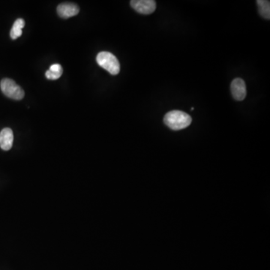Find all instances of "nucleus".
Instances as JSON below:
<instances>
[{
    "label": "nucleus",
    "instance_id": "nucleus-1",
    "mask_svg": "<svg viewBox=\"0 0 270 270\" xmlns=\"http://www.w3.org/2000/svg\"><path fill=\"white\" fill-rule=\"evenodd\" d=\"M192 119L186 113L181 111H172L164 116V122L174 131L184 129L191 125Z\"/></svg>",
    "mask_w": 270,
    "mask_h": 270
},
{
    "label": "nucleus",
    "instance_id": "nucleus-2",
    "mask_svg": "<svg viewBox=\"0 0 270 270\" xmlns=\"http://www.w3.org/2000/svg\"><path fill=\"white\" fill-rule=\"evenodd\" d=\"M97 63L112 75H117L120 71V65L117 57L110 52L102 51L97 55Z\"/></svg>",
    "mask_w": 270,
    "mask_h": 270
},
{
    "label": "nucleus",
    "instance_id": "nucleus-3",
    "mask_svg": "<svg viewBox=\"0 0 270 270\" xmlns=\"http://www.w3.org/2000/svg\"><path fill=\"white\" fill-rule=\"evenodd\" d=\"M0 88L4 95L11 99L21 100L24 98V91L15 81L9 78H4L0 83Z\"/></svg>",
    "mask_w": 270,
    "mask_h": 270
},
{
    "label": "nucleus",
    "instance_id": "nucleus-4",
    "mask_svg": "<svg viewBox=\"0 0 270 270\" xmlns=\"http://www.w3.org/2000/svg\"><path fill=\"white\" fill-rule=\"evenodd\" d=\"M130 3L133 9L142 14H152L156 8L154 0H132Z\"/></svg>",
    "mask_w": 270,
    "mask_h": 270
},
{
    "label": "nucleus",
    "instance_id": "nucleus-5",
    "mask_svg": "<svg viewBox=\"0 0 270 270\" xmlns=\"http://www.w3.org/2000/svg\"><path fill=\"white\" fill-rule=\"evenodd\" d=\"M231 93L237 101H243L247 95L246 85L241 78H236L231 83Z\"/></svg>",
    "mask_w": 270,
    "mask_h": 270
},
{
    "label": "nucleus",
    "instance_id": "nucleus-6",
    "mask_svg": "<svg viewBox=\"0 0 270 270\" xmlns=\"http://www.w3.org/2000/svg\"><path fill=\"white\" fill-rule=\"evenodd\" d=\"M57 11L60 18L66 19V18L76 16L79 13L80 8L76 4L62 3L58 5Z\"/></svg>",
    "mask_w": 270,
    "mask_h": 270
},
{
    "label": "nucleus",
    "instance_id": "nucleus-7",
    "mask_svg": "<svg viewBox=\"0 0 270 270\" xmlns=\"http://www.w3.org/2000/svg\"><path fill=\"white\" fill-rule=\"evenodd\" d=\"M14 134L12 130L5 128L0 132V147L5 151L10 150L12 147Z\"/></svg>",
    "mask_w": 270,
    "mask_h": 270
},
{
    "label": "nucleus",
    "instance_id": "nucleus-8",
    "mask_svg": "<svg viewBox=\"0 0 270 270\" xmlns=\"http://www.w3.org/2000/svg\"><path fill=\"white\" fill-rule=\"evenodd\" d=\"M24 26H25V22L21 18L17 20L14 22V25H13L12 28H11V32H10V36H11L12 39H17V38H19V37L22 35V30Z\"/></svg>",
    "mask_w": 270,
    "mask_h": 270
},
{
    "label": "nucleus",
    "instance_id": "nucleus-9",
    "mask_svg": "<svg viewBox=\"0 0 270 270\" xmlns=\"http://www.w3.org/2000/svg\"><path fill=\"white\" fill-rule=\"evenodd\" d=\"M257 3L258 5L260 14L265 19L270 18V2L267 0H258Z\"/></svg>",
    "mask_w": 270,
    "mask_h": 270
}]
</instances>
